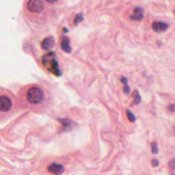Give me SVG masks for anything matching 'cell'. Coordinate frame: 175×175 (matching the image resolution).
Here are the masks:
<instances>
[{"label":"cell","mask_w":175,"mask_h":175,"mask_svg":"<svg viewBox=\"0 0 175 175\" xmlns=\"http://www.w3.org/2000/svg\"><path fill=\"white\" fill-rule=\"evenodd\" d=\"M123 91H124V92L126 95H128L130 92V87L129 86V85H128V84H126V85H125Z\"/></svg>","instance_id":"cell-15"},{"label":"cell","mask_w":175,"mask_h":175,"mask_svg":"<svg viewBox=\"0 0 175 175\" xmlns=\"http://www.w3.org/2000/svg\"><path fill=\"white\" fill-rule=\"evenodd\" d=\"M49 3H55V2H57L58 0H45Z\"/></svg>","instance_id":"cell-20"},{"label":"cell","mask_w":175,"mask_h":175,"mask_svg":"<svg viewBox=\"0 0 175 175\" xmlns=\"http://www.w3.org/2000/svg\"><path fill=\"white\" fill-rule=\"evenodd\" d=\"M133 97L134 98L133 103L135 105H138L141 102V97L140 95L138 90H135L133 93Z\"/></svg>","instance_id":"cell-9"},{"label":"cell","mask_w":175,"mask_h":175,"mask_svg":"<svg viewBox=\"0 0 175 175\" xmlns=\"http://www.w3.org/2000/svg\"><path fill=\"white\" fill-rule=\"evenodd\" d=\"M151 163H152V166H153V167H157V166H158L159 164V161L156 159H153L152 161H151Z\"/></svg>","instance_id":"cell-17"},{"label":"cell","mask_w":175,"mask_h":175,"mask_svg":"<svg viewBox=\"0 0 175 175\" xmlns=\"http://www.w3.org/2000/svg\"><path fill=\"white\" fill-rule=\"evenodd\" d=\"M153 30L157 33H162L167 31L168 29V24L164 22L155 21L152 25Z\"/></svg>","instance_id":"cell-5"},{"label":"cell","mask_w":175,"mask_h":175,"mask_svg":"<svg viewBox=\"0 0 175 175\" xmlns=\"http://www.w3.org/2000/svg\"><path fill=\"white\" fill-rule=\"evenodd\" d=\"M47 170L49 173L55 175H60L65 172V167L61 164L53 163L48 166Z\"/></svg>","instance_id":"cell-4"},{"label":"cell","mask_w":175,"mask_h":175,"mask_svg":"<svg viewBox=\"0 0 175 175\" xmlns=\"http://www.w3.org/2000/svg\"><path fill=\"white\" fill-rule=\"evenodd\" d=\"M54 39L53 37H48L44 40V41L42 43V47L45 50H49L51 48L54 47Z\"/></svg>","instance_id":"cell-6"},{"label":"cell","mask_w":175,"mask_h":175,"mask_svg":"<svg viewBox=\"0 0 175 175\" xmlns=\"http://www.w3.org/2000/svg\"><path fill=\"white\" fill-rule=\"evenodd\" d=\"M27 8L32 13H40L44 10V4L41 0H28Z\"/></svg>","instance_id":"cell-2"},{"label":"cell","mask_w":175,"mask_h":175,"mask_svg":"<svg viewBox=\"0 0 175 175\" xmlns=\"http://www.w3.org/2000/svg\"><path fill=\"white\" fill-rule=\"evenodd\" d=\"M61 46H62V49L64 51L67 52V53H71V46H70V40L69 38L67 37L64 38L62 39Z\"/></svg>","instance_id":"cell-7"},{"label":"cell","mask_w":175,"mask_h":175,"mask_svg":"<svg viewBox=\"0 0 175 175\" xmlns=\"http://www.w3.org/2000/svg\"><path fill=\"white\" fill-rule=\"evenodd\" d=\"M84 21V15L81 13L78 14L76 15L75 18V24L77 25L78 23H81V21Z\"/></svg>","instance_id":"cell-12"},{"label":"cell","mask_w":175,"mask_h":175,"mask_svg":"<svg viewBox=\"0 0 175 175\" xmlns=\"http://www.w3.org/2000/svg\"><path fill=\"white\" fill-rule=\"evenodd\" d=\"M151 151L153 154L158 153V147H157V142H152L151 143Z\"/></svg>","instance_id":"cell-13"},{"label":"cell","mask_w":175,"mask_h":175,"mask_svg":"<svg viewBox=\"0 0 175 175\" xmlns=\"http://www.w3.org/2000/svg\"><path fill=\"white\" fill-rule=\"evenodd\" d=\"M45 95L42 88L39 87H32L28 90L26 99L30 103L39 104L44 100Z\"/></svg>","instance_id":"cell-1"},{"label":"cell","mask_w":175,"mask_h":175,"mask_svg":"<svg viewBox=\"0 0 175 175\" xmlns=\"http://www.w3.org/2000/svg\"><path fill=\"white\" fill-rule=\"evenodd\" d=\"M58 121L62 123L64 131H69L72 129V122L71 120H69V119H58Z\"/></svg>","instance_id":"cell-8"},{"label":"cell","mask_w":175,"mask_h":175,"mask_svg":"<svg viewBox=\"0 0 175 175\" xmlns=\"http://www.w3.org/2000/svg\"><path fill=\"white\" fill-rule=\"evenodd\" d=\"M121 82L124 84V85H126V84H128V79L125 77H123L121 78Z\"/></svg>","instance_id":"cell-18"},{"label":"cell","mask_w":175,"mask_h":175,"mask_svg":"<svg viewBox=\"0 0 175 175\" xmlns=\"http://www.w3.org/2000/svg\"><path fill=\"white\" fill-rule=\"evenodd\" d=\"M134 13H144V9L142 7H136L133 10Z\"/></svg>","instance_id":"cell-14"},{"label":"cell","mask_w":175,"mask_h":175,"mask_svg":"<svg viewBox=\"0 0 175 175\" xmlns=\"http://www.w3.org/2000/svg\"><path fill=\"white\" fill-rule=\"evenodd\" d=\"M169 167L172 169L175 168V158L173 159L170 162H169Z\"/></svg>","instance_id":"cell-16"},{"label":"cell","mask_w":175,"mask_h":175,"mask_svg":"<svg viewBox=\"0 0 175 175\" xmlns=\"http://www.w3.org/2000/svg\"><path fill=\"white\" fill-rule=\"evenodd\" d=\"M126 113H127V118L131 122H134L136 121V116L135 115L133 114L129 110H127L126 111Z\"/></svg>","instance_id":"cell-11"},{"label":"cell","mask_w":175,"mask_h":175,"mask_svg":"<svg viewBox=\"0 0 175 175\" xmlns=\"http://www.w3.org/2000/svg\"><path fill=\"white\" fill-rule=\"evenodd\" d=\"M12 101L9 97L6 96H0V111L1 112H8L12 107Z\"/></svg>","instance_id":"cell-3"},{"label":"cell","mask_w":175,"mask_h":175,"mask_svg":"<svg viewBox=\"0 0 175 175\" xmlns=\"http://www.w3.org/2000/svg\"><path fill=\"white\" fill-rule=\"evenodd\" d=\"M144 18L143 13H134L131 16V19L133 21H141Z\"/></svg>","instance_id":"cell-10"},{"label":"cell","mask_w":175,"mask_h":175,"mask_svg":"<svg viewBox=\"0 0 175 175\" xmlns=\"http://www.w3.org/2000/svg\"><path fill=\"white\" fill-rule=\"evenodd\" d=\"M168 110L171 111V112H174L175 111V104L170 105V106H168Z\"/></svg>","instance_id":"cell-19"}]
</instances>
